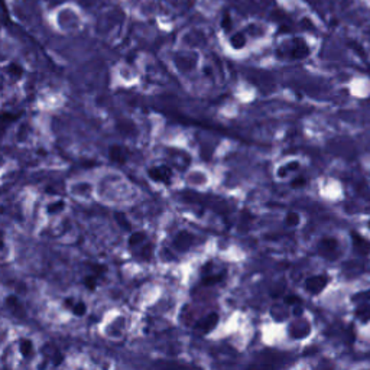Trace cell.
Instances as JSON below:
<instances>
[{
    "mask_svg": "<svg viewBox=\"0 0 370 370\" xmlns=\"http://www.w3.org/2000/svg\"><path fill=\"white\" fill-rule=\"evenodd\" d=\"M148 175L151 179L162 184H169L171 178H173V171L168 166H155L148 171Z\"/></svg>",
    "mask_w": 370,
    "mask_h": 370,
    "instance_id": "obj_1",
    "label": "cell"
},
{
    "mask_svg": "<svg viewBox=\"0 0 370 370\" xmlns=\"http://www.w3.org/2000/svg\"><path fill=\"white\" fill-rule=\"evenodd\" d=\"M193 240H194V236L188 232H179L175 239H174V248L181 250V252H185L188 250L193 245Z\"/></svg>",
    "mask_w": 370,
    "mask_h": 370,
    "instance_id": "obj_2",
    "label": "cell"
},
{
    "mask_svg": "<svg viewBox=\"0 0 370 370\" xmlns=\"http://www.w3.org/2000/svg\"><path fill=\"white\" fill-rule=\"evenodd\" d=\"M327 282H329L327 276H312V278L307 279L305 288L311 294H320L323 291V288L327 285Z\"/></svg>",
    "mask_w": 370,
    "mask_h": 370,
    "instance_id": "obj_3",
    "label": "cell"
},
{
    "mask_svg": "<svg viewBox=\"0 0 370 370\" xmlns=\"http://www.w3.org/2000/svg\"><path fill=\"white\" fill-rule=\"evenodd\" d=\"M351 239H353V246L354 249L358 250L362 254H367L370 252V241L366 240L364 237H362L360 235H358L356 232L351 233Z\"/></svg>",
    "mask_w": 370,
    "mask_h": 370,
    "instance_id": "obj_4",
    "label": "cell"
},
{
    "mask_svg": "<svg viewBox=\"0 0 370 370\" xmlns=\"http://www.w3.org/2000/svg\"><path fill=\"white\" fill-rule=\"evenodd\" d=\"M217 321H219V316L216 314V312H213V314L207 316L206 318H203L200 323L197 324V329L202 330L203 333H208V331H211L213 329H215Z\"/></svg>",
    "mask_w": 370,
    "mask_h": 370,
    "instance_id": "obj_5",
    "label": "cell"
},
{
    "mask_svg": "<svg viewBox=\"0 0 370 370\" xmlns=\"http://www.w3.org/2000/svg\"><path fill=\"white\" fill-rule=\"evenodd\" d=\"M110 158H111V161H115V162L124 164V161L127 158V152L124 151V148H122L119 145L111 146L110 148Z\"/></svg>",
    "mask_w": 370,
    "mask_h": 370,
    "instance_id": "obj_6",
    "label": "cell"
},
{
    "mask_svg": "<svg viewBox=\"0 0 370 370\" xmlns=\"http://www.w3.org/2000/svg\"><path fill=\"white\" fill-rule=\"evenodd\" d=\"M146 239V235L144 232H136V233H132L129 236V246L131 248H135L138 245H142Z\"/></svg>",
    "mask_w": 370,
    "mask_h": 370,
    "instance_id": "obj_7",
    "label": "cell"
},
{
    "mask_svg": "<svg viewBox=\"0 0 370 370\" xmlns=\"http://www.w3.org/2000/svg\"><path fill=\"white\" fill-rule=\"evenodd\" d=\"M224 274H216V275H204L203 276V285H216L220 281H223Z\"/></svg>",
    "mask_w": 370,
    "mask_h": 370,
    "instance_id": "obj_8",
    "label": "cell"
},
{
    "mask_svg": "<svg viewBox=\"0 0 370 370\" xmlns=\"http://www.w3.org/2000/svg\"><path fill=\"white\" fill-rule=\"evenodd\" d=\"M336 248H337V241L334 239H324V240H321V243H320V249L324 253L334 250Z\"/></svg>",
    "mask_w": 370,
    "mask_h": 370,
    "instance_id": "obj_9",
    "label": "cell"
},
{
    "mask_svg": "<svg viewBox=\"0 0 370 370\" xmlns=\"http://www.w3.org/2000/svg\"><path fill=\"white\" fill-rule=\"evenodd\" d=\"M232 45L236 48V50H240V48H243L246 45V39L243 36V34H236L232 36Z\"/></svg>",
    "mask_w": 370,
    "mask_h": 370,
    "instance_id": "obj_10",
    "label": "cell"
},
{
    "mask_svg": "<svg viewBox=\"0 0 370 370\" xmlns=\"http://www.w3.org/2000/svg\"><path fill=\"white\" fill-rule=\"evenodd\" d=\"M32 341L31 340H22L21 341V353L25 356V358H28V356L32 354Z\"/></svg>",
    "mask_w": 370,
    "mask_h": 370,
    "instance_id": "obj_11",
    "label": "cell"
},
{
    "mask_svg": "<svg viewBox=\"0 0 370 370\" xmlns=\"http://www.w3.org/2000/svg\"><path fill=\"white\" fill-rule=\"evenodd\" d=\"M84 285L90 291H94L97 288V275H89L84 278Z\"/></svg>",
    "mask_w": 370,
    "mask_h": 370,
    "instance_id": "obj_12",
    "label": "cell"
},
{
    "mask_svg": "<svg viewBox=\"0 0 370 370\" xmlns=\"http://www.w3.org/2000/svg\"><path fill=\"white\" fill-rule=\"evenodd\" d=\"M64 206H65V203H64V202H56V203L50 204V206L47 207V211L50 213V215H55V213L61 211V210L64 208Z\"/></svg>",
    "mask_w": 370,
    "mask_h": 370,
    "instance_id": "obj_13",
    "label": "cell"
},
{
    "mask_svg": "<svg viewBox=\"0 0 370 370\" xmlns=\"http://www.w3.org/2000/svg\"><path fill=\"white\" fill-rule=\"evenodd\" d=\"M85 311H87V305H85L83 301L80 303H76V305L73 307V312L77 316V317H81L85 314Z\"/></svg>",
    "mask_w": 370,
    "mask_h": 370,
    "instance_id": "obj_14",
    "label": "cell"
},
{
    "mask_svg": "<svg viewBox=\"0 0 370 370\" xmlns=\"http://www.w3.org/2000/svg\"><path fill=\"white\" fill-rule=\"evenodd\" d=\"M298 223H300V216H298L296 213H288L287 219H285V224L292 227V226H296Z\"/></svg>",
    "mask_w": 370,
    "mask_h": 370,
    "instance_id": "obj_15",
    "label": "cell"
},
{
    "mask_svg": "<svg viewBox=\"0 0 370 370\" xmlns=\"http://www.w3.org/2000/svg\"><path fill=\"white\" fill-rule=\"evenodd\" d=\"M298 168H300V164H298V162H292V164H288L285 168H281L279 171H278V174H279V177H285L287 174V171H294V169H298Z\"/></svg>",
    "mask_w": 370,
    "mask_h": 370,
    "instance_id": "obj_16",
    "label": "cell"
},
{
    "mask_svg": "<svg viewBox=\"0 0 370 370\" xmlns=\"http://www.w3.org/2000/svg\"><path fill=\"white\" fill-rule=\"evenodd\" d=\"M8 69H9V73H10L12 76H17V77H21L22 73H23V69H22L19 65H17V64H10V65L8 67Z\"/></svg>",
    "mask_w": 370,
    "mask_h": 370,
    "instance_id": "obj_17",
    "label": "cell"
},
{
    "mask_svg": "<svg viewBox=\"0 0 370 370\" xmlns=\"http://www.w3.org/2000/svg\"><path fill=\"white\" fill-rule=\"evenodd\" d=\"M285 304H288V305L300 304V298L295 296V295H288V296H285Z\"/></svg>",
    "mask_w": 370,
    "mask_h": 370,
    "instance_id": "obj_18",
    "label": "cell"
},
{
    "mask_svg": "<svg viewBox=\"0 0 370 370\" xmlns=\"http://www.w3.org/2000/svg\"><path fill=\"white\" fill-rule=\"evenodd\" d=\"M116 219H119L118 221H119V223L122 224V227H123V229H131V224L124 221L126 219H124V217H123V216L120 215V213H118V215H116Z\"/></svg>",
    "mask_w": 370,
    "mask_h": 370,
    "instance_id": "obj_19",
    "label": "cell"
},
{
    "mask_svg": "<svg viewBox=\"0 0 370 370\" xmlns=\"http://www.w3.org/2000/svg\"><path fill=\"white\" fill-rule=\"evenodd\" d=\"M91 269L94 270V272H97V274H103V272H106V270H107L106 265H91Z\"/></svg>",
    "mask_w": 370,
    "mask_h": 370,
    "instance_id": "obj_20",
    "label": "cell"
},
{
    "mask_svg": "<svg viewBox=\"0 0 370 370\" xmlns=\"http://www.w3.org/2000/svg\"><path fill=\"white\" fill-rule=\"evenodd\" d=\"M303 184H305V179L304 178H298L295 181H292V187L296 188V187H303Z\"/></svg>",
    "mask_w": 370,
    "mask_h": 370,
    "instance_id": "obj_21",
    "label": "cell"
},
{
    "mask_svg": "<svg viewBox=\"0 0 370 370\" xmlns=\"http://www.w3.org/2000/svg\"><path fill=\"white\" fill-rule=\"evenodd\" d=\"M19 118V115H9V113H3V120H17Z\"/></svg>",
    "mask_w": 370,
    "mask_h": 370,
    "instance_id": "obj_22",
    "label": "cell"
},
{
    "mask_svg": "<svg viewBox=\"0 0 370 370\" xmlns=\"http://www.w3.org/2000/svg\"><path fill=\"white\" fill-rule=\"evenodd\" d=\"M230 17L229 15H224V19H223V22H221V25H223V28H224V30H227V28H229L230 26Z\"/></svg>",
    "mask_w": 370,
    "mask_h": 370,
    "instance_id": "obj_23",
    "label": "cell"
},
{
    "mask_svg": "<svg viewBox=\"0 0 370 370\" xmlns=\"http://www.w3.org/2000/svg\"><path fill=\"white\" fill-rule=\"evenodd\" d=\"M149 250H152V245H148L144 250H142V254H145V259H149L152 254H149Z\"/></svg>",
    "mask_w": 370,
    "mask_h": 370,
    "instance_id": "obj_24",
    "label": "cell"
},
{
    "mask_svg": "<svg viewBox=\"0 0 370 370\" xmlns=\"http://www.w3.org/2000/svg\"><path fill=\"white\" fill-rule=\"evenodd\" d=\"M63 363V356L60 353H56L54 356V364H61Z\"/></svg>",
    "mask_w": 370,
    "mask_h": 370,
    "instance_id": "obj_25",
    "label": "cell"
},
{
    "mask_svg": "<svg viewBox=\"0 0 370 370\" xmlns=\"http://www.w3.org/2000/svg\"><path fill=\"white\" fill-rule=\"evenodd\" d=\"M74 305H76V303H74L73 298H67V300H65V307H71V308H73Z\"/></svg>",
    "mask_w": 370,
    "mask_h": 370,
    "instance_id": "obj_26",
    "label": "cell"
},
{
    "mask_svg": "<svg viewBox=\"0 0 370 370\" xmlns=\"http://www.w3.org/2000/svg\"><path fill=\"white\" fill-rule=\"evenodd\" d=\"M369 227H370V223H369Z\"/></svg>",
    "mask_w": 370,
    "mask_h": 370,
    "instance_id": "obj_27",
    "label": "cell"
}]
</instances>
